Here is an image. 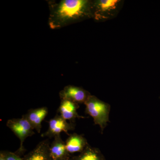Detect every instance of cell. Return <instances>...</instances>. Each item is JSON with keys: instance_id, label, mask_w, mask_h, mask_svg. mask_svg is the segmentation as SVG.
<instances>
[{"instance_id": "cell-1", "label": "cell", "mask_w": 160, "mask_h": 160, "mask_svg": "<svg viewBox=\"0 0 160 160\" xmlns=\"http://www.w3.org/2000/svg\"><path fill=\"white\" fill-rule=\"evenodd\" d=\"M88 2L84 0H61L50 5L49 24L52 29L70 25L85 14Z\"/></svg>"}, {"instance_id": "cell-2", "label": "cell", "mask_w": 160, "mask_h": 160, "mask_svg": "<svg viewBox=\"0 0 160 160\" xmlns=\"http://www.w3.org/2000/svg\"><path fill=\"white\" fill-rule=\"evenodd\" d=\"M85 112L93 118L95 125H98L103 133L104 129L109 122L110 106L94 96L90 95L85 103Z\"/></svg>"}, {"instance_id": "cell-3", "label": "cell", "mask_w": 160, "mask_h": 160, "mask_svg": "<svg viewBox=\"0 0 160 160\" xmlns=\"http://www.w3.org/2000/svg\"><path fill=\"white\" fill-rule=\"evenodd\" d=\"M6 126L11 129L20 140V147L15 153L21 156L26 151L23 145L25 140L27 138L35 134L34 129L28 120L23 116L20 118H12L8 120Z\"/></svg>"}, {"instance_id": "cell-4", "label": "cell", "mask_w": 160, "mask_h": 160, "mask_svg": "<svg viewBox=\"0 0 160 160\" xmlns=\"http://www.w3.org/2000/svg\"><path fill=\"white\" fill-rule=\"evenodd\" d=\"M75 127V123L68 122L67 121L57 113L54 118L49 120L48 130L42 133V136L49 138H54L57 136L61 135L62 132H65L69 136L68 132L74 130Z\"/></svg>"}, {"instance_id": "cell-5", "label": "cell", "mask_w": 160, "mask_h": 160, "mask_svg": "<svg viewBox=\"0 0 160 160\" xmlns=\"http://www.w3.org/2000/svg\"><path fill=\"white\" fill-rule=\"evenodd\" d=\"M90 95L82 88L71 85L66 86L59 93L61 100H69L78 104H85Z\"/></svg>"}, {"instance_id": "cell-6", "label": "cell", "mask_w": 160, "mask_h": 160, "mask_svg": "<svg viewBox=\"0 0 160 160\" xmlns=\"http://www.w3.org/2000/svg\"><path fill=\"white\" fill-rule=\"evenodd\" d=\"M79 108V104L69 100H61V104L58 112L66 121L70 122H75L76 118H85V117L80 116L78 113L77 110Z\"/></svg>"}, {"instance_id": "cell-7", "label": "cell", "mask_w": 160, "mask_h": 160, "mask_svg": "<svg viewBox=\"0 0 160 160\" xmlns=\"http://www.w3.org/2000/svg\"><path fill=\"white\" fill-rule=\"evenodd\" d=\"M50 143L48 139L40 142L33 150L23 157L24 160H52L50 155Z\"/></svg>"}, {"instance_id": "cell-8", "label": "cell", "mask_w": 160, "mask_h": 160, "mask_svg": "<svg viewBox=\"0 0 160 160\" xmlns=\"http://www.w3.org/2000/svg\"><path fill=\"white\" fill-rule=\"evenodd\" d=\"M49 151L52 160L69 159L72 156L67 151L66 143L61 138V135L55 137L50 144Z\"/></svg>"}, {"instance_id": "cell-9", "label": "cell", "mask_w": 160, "mask_h": 160, "mask_svg": "<svg viewBox=\"0 0 160 160\" xmlns=\"http://www.w3.org/2000/svg\"><path fill=\"white\" fill-rule=\"evenodd\" d=\"M48 113V108L42 107L29 109L23 116L28 120L34 130L40 133L42 129V122Z\"/></svg>"}, {"instance_id": "cell-10", "label": "cell", "mask_w": 160, "mask_h": 160, "mask_svg": "<svg viewBox=\"0 0 160 160\" xmlns=\"http://www.w3.org/2000/svg\"><path fill=\"white\" fill-rule=\"evenodd\" d=\"M65 143L67 151L71 155L76 152L81 153L89 145L84 135L77 133L69 134Z\"/></svg>"}, {"instance_id": "cell-11", "label": "cell", "mask_w": 160, "mask_h": 160, "mask_svg": "<svg viewBox=\"0 0 160 160\" xmlns=\"http://www.w3.org/2000/svg\"><path fill=\"white\" fill-rule=\"evenodd\" d=\"M70 160H106L99 149L89 145L77 156H72Z\"/></svg>"}, {"instance_id": "cell-12", "label": "cell", "mask_w": 160, "mask_h": 160, "mask_svg": "<svg viewBox=\"0 0 160 160\" xmlns=\"http://www.w3.org/2000/svg\"><path fill=\"white\" fill-rule=\"evenodd\" d=\"M117 0H101L98 3L99 7L103 11L112 9L115 7Z\"/></svg>"}, {"instance_id": "cell-13", "label": "cell", "mask_w": 160, "mask_h": 160, "mask_svg": "<svg viewBox=\"0 0 160 160\" xmlns=\"http://www.w3.org/2000/svg\"><path fill=\"white\" fill-rule=\"evenodd\" d=\"M6 158L7 160H24L23 158L15 152H12L9 151H1Z\"/></svg>"}, {"instance_id": "cell-14", "label": "cell", "mask_w": 160, "mask_h": 160, "mask_svg": "<svg viewBox=\"0 0 160 160\" xmlns=\"http://www.w3.org/2000/svg\"><path fill=\"white\" fill-rule=\"evenodd\" d=\"M0 160H7L2 151L0 152Z\"/></svg>"}, {"instance_id": "cell-15", "label": "cell", "mask_w": 160, "mask_h": 160, "mask_svg": "<svg viewBox=\"0 0 160 160\" xmlns=\"http://www.w3.org/2000/svg\"><path fill=\"white\" fill-rule=\"evenodd\" d=\"M71 159V158H70ZM70 159H66V160H70Z\"/></svg>"}]
</instances>
